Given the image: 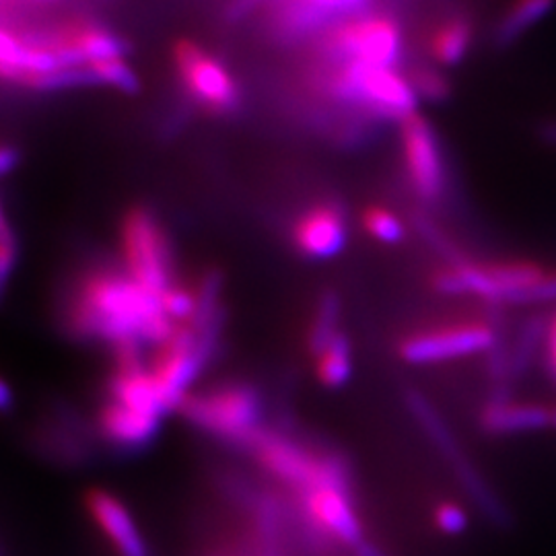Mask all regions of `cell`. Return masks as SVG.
<instances>
[{"mask_svg":"<svg viewBox=\"0 0 556 556\" xmlns=\"http://www.w3.org/2000/svg\"><path fill=\"white\" fill-rule=\"evenodd\" d=\"M64 324L83 340L160 346L176 326L163 312L160 295L144 289L124 268H91L75 282Z\"/></svg>","mask_w":556,"mask_h":556,"instance_id":"cell-1","label":"cell"},{"mask_svg":"<svg viewBox=\"0 0 556 556\" xmlns=\"http://www.w3.org/2000/svg\"><path fill=\"white\" fill-rule=\"evenodd\" d=\"M408 40L402 21L383 9H369L342 21L312 41L309 59L326 62H361L404 68Z\"/></svg>","mask_w":556,"mask_h":556,"instance_id":"cell-2","label":"cell"},{"mask_svg":"<svg viewBox=\"0 0 556 556\" xmlns=\"http://www.w3.org/2000/svg\"><path fill=\"white\" fill-rule=\"evenodd\" d=\"M245 450L270 477L277 478L293 493L316 486H338L353 491L351 468L344 457L334 452L314 450L295 438L285 435L282 431L262 427L248 441Z\"/></svg>","mask_w":556,"mask_h":556,"instance_id":"cell-3","label":"cell"},{"mask_svg":"<svg viewBox=\"0 0 556 556\" xmlns=\"http://www.w3.org/2000/svg\"><path fill=\"white\" fill-rule=\"evenodd\" d=\"M178 413L200 431L245 450L248 441L262 429L264 402L252 383L231 381L204 392H190L181 400Z\"/></svg>","mask_w":556,"mask_h":556,"instance_id":"cell-4","label":"cell"},{"mask_svg":"<svg viewBox=\"0 0 556 556\" xmlns=\"http://www.w3.org/2000/svg\"><path fill=\"white\" fill-rule=\"evenodd\" d=\"M548 275L536 262H477L445 264L433 277L438 293L450 298L472 295L491 305H521L526 291Z\"/></svg>","mask_w":556,"mask_h":556,"instance_id":"cell-5","label":"cell"},{"mask_svg":"<svg viewBox=\"0 0 556 556\" xmlns=\"http://www.w3.org/2000/svg\"><path fill=\"white\" fill-rule=\"evenodd\" d=\"M122 268L155 295H163L176 278L169 238L153 211L132 206L119 223Z\"/></svg>","mask_w":556,"mask_h":556,"instance_id":"cell-6","label":"cell"},{"mask_svg":"<svg viewBox=\"0 0 556 556\" xmlns=\"http://www.w3.org/2000/svg\"><path fill=\"white\" fill-rule=\"evenodd\" d=\"M172 64L186 96L213 116H231L241 108L243 93L233 73L213 52L192 38L172 46Z\"/></svg>","mask_w":556,"mask_h":556,"instance_id":"cell-7","label":"cell"},{"mask_svg":"<svg viewBox=\"0 0 556 556\" xmlns=\"http://www.w3.org/2000/svg\"><path fill=\"white\" fill-rule=\"evenodd\" d=\"M402 397H404V406H406L408 415L415 418V422L425 433V438L431 441V445L438 450L439 456L443 457V462L452 468L454 477L468 491V495L475 498L478 505L493 519H503L505 517L503 507L495 497L491 484L480 475L477 464L466 456L462 443L457 441L456 433L445 422L438 406L431 404V400L417 388L404 390Z\"/></svg>","mask_w":556,"mask_h":556,"instance_id":"cell-8","label":"cell"},{"mask_svg":"<svg viewBox=\"0 0 556 556\" xmlns=\"http://www.w3.org/2000/svg\"><path fill=\"white\" fill-rule=\"evenodd\" d=\"M397 126L402 165L410 190L420 204H439L447 192V165L435 126L418 112Z\"/></svg>","mask_w":556,"mask_h":556,"instance_id":"cell-9","label":"cell"},{"mask_svg":"<svg viewBox=\"0 0 556 556\" xmlns=\"http://www.w3.org/2000/svg\"><path fill=\"white\" fill-rule=\"evenodd\" d=\"M376 0H268V34L280 43L314 41L342 21L369 9Z\"/></svg>","mask_w":556,"mask_h":556,"instance_id":"cell-10","label":"cell"},{"mask_svg":"<svg viewBox=\"0 0 556 556\" xmlns=\"http://www.w3.org/2000/svg\"><path fill=\"white\" fill-rule=\"evenodd\" d=\"M217 346L219 342L202 337L188 321L178 324L174 334L157 346V355L149 369L160 381L176 410L181 400L190 394V388L199 379L202 369L215 357Z\"/></svg>","mask_w":556,"mask_h":556,"instance_id":"cell-11","label":"cell"},{"mask_svg":"<svg viewBox=\"0 0 556 556\" xmlns=\"http://www.w3.org/2000/svg\"><path fill=\"white\" fill-rule=\"evenodd\" d=\"M298 517L305 534L314 542H338L357 548L365 542L363 523L358 519L353 491L338 486H316L295 493Z\"/></svg>","mask_w":556,"mask_h":556,"instance_id":"cell-12","label":"cell"},{"mask_svg":"<svg viewBox=\"0 0 556 556\" xmlns=\"http://www.w3.org/2000/svg\"><path fill=\"white\" fill-rule=\"evenodd\" d=\"M497 342V332L489 324H457L415 332L400 340L397 357L410 365H429L489 353Z\"/></svg>","mask_w":556,"mask_h":556,"instance_id":"cell-13","label":"cell"},{"mask_svg":"<svg viewBox=\"0 0 556 556\" xmlns=\"http://www.w3.org/2000/svg\"><path fill=\"white\" fill-rule=\"evenodd\" d=\"M291 241L303 258H337L349 241L344 208L337 202H319L309 206L293 223Z\"/></svg>","mask_w":556,"mask_h":556,"instance_id":"cell-14","label":"cell"},{"mask_svg":"<svg viewBox=\"0 0 556 556\" xmlns=\"http://www.w3.org/2000/svg\"><path fill=\"white\" fill-rule=\"evenodd\" d=\"M85 509L116 556H151L139 523L116 495L91 489L85 495Z\"/></svg>","mask_w":556,"mask_h":556,"instance_id":"cell-15","label":"cell"},{"mask_svg":"<svg viewBox=\"0 0 556 556\" xmlns=\"http://www.w3.org/2000/svg\"><path fill=\"white\" fill-rule=\"evenodd\" d=\"M108 397L128 408L161 418L176 410V406L163 392L160 381L142 358L116 361V367L108 379Z\"/></svg>","mask_w":556,"mask_h":556,"instance_id":"cell-16","label":"cell"},{"mask_svg":"<svg viewBox=\"0 0 556 556\" xmlns=\"http://www.w3.org/2000/svg\"><path fill=\"white\" fill-rule=\"evenodd\" d=\"M161 420L163 418L128 408L112 397L101 404L96 418L101 439L124 452H137L151 445L160 435Z\"/></svg>","mask_w":556,"mask_h":556,"instance_id":"cell-17","label":"cell"},{"mask_svg":"<svg viewBox=\"0 0 556 556\" xmlns=\"http://www.w3.org/2000/svg\"><path fill=\"white\" fill-rule=\"evenodd\" d=\"M477 43V21L468 11H452L439 17L422 41L425 60L441 68H454L470 56Z\"/></svg>","mask_w":556,"mask_h":556,"instance_id":"cell-18","label":"cell"},{"mask_svg":"<svg viewBox=\"0 0 556 556\" xmlns=\"http://www.w3.org/2000/svg\"><path fill=\"white\" fill-rule=\"evenodd\" d=\"M478 425L486 435L495 438L532 433L551 427V408L530 402H514L509 396H493L482 406Z\"/></svg>","mask_w":556,"mask_h":556,"instance_id":"cell-19","label":"cell"},{"mask_svg":"<svg viewBox=\"0 0 556 556\" xmlns=\"http://www.w3.org/2000/svg\"><path fill=\"white\" fill-rule=\"evenodd\" d=\"M556 9V0H507L491 29L495 50H509Z\"/></svg>","mask_w":556,"mask_h":556,"instance_id":"cell-20","label":"cell"},{"mask_svg":"<svg viewBox=\"0 0 556 556\" xmlns=\"http://www.w3.org/2000/svg\"><path fill=\"white\" fill-rule=\"evenodd\" d=\"M342 319V299L334 289H326L319 293L314 316L307 328V353L312 357H318L319 353L338 337Z\"/></svg>","mask_w":556,"mask_h":556,"instance_id":"cell-21","label":"cell"},{"mask_svg":"<svg viewBox=\"0 0 556 556\" xmlns=\"http://www.w3.org/2000/svg\"><path fill=\"white\" fill-rule=\"evenodd\" d=\"M316 376L324 388L337 390L353 376V344L344 332L338 334L316 357Z\"/></svg>","mask_w":556,"mask_h":556,"instance_id":"cell-22","label":"cell"},{"mask_svg":"<svg viewBox=\"0 0 556 556\" xmlns=\"http://www.w3.org/2000/svg\"><path fill=\"white\" fill-rule=\"evenodd\" d=\"M404 73L410 80L420 103H443L452 96V83L445 68L429 60L420 59L404 64Z\"/></svg>","mask_w":556,"mask_h":556,"instance_id":"cell-23","label":"cell"},{"mask_svg":"<svg viewBox=\"0 0 556 556\" xmlns=\"http://www.w3.org/2000/svg\"><path fill=\"white\" fill-rule=\"evenodd\" d=\"M546 337H548V319L530 318L521 326L514 344L507 346L511 381L521 378L530 369L538 346L542 340H546Z\"/></svg>","mask_w":556,"mask_h":556,"instance_id":"cell-24","label":"cell"},{"mask_svg":"<svg viewBox=\"0 0 556 556\" xmlns=\"http://www.w3.org/2000/svg\"><path fill=\"white\" fill-rule=\"evenodd\" d=\"M87 68L91 71L93 79L101 87L116 89L126 96H137L140 91L139 75L126 59L96 60V62H89Z\"/></svg>","mask_w":556,"mask_h":556,"instance_id":"cell-25","label":"cell"},{"mask_svg":"<svg viewBox=\"0 0 556 556\" xmlns=\"http://www.w3.org/2000/svg\"><path fill=\"white\" fill-rule=\"evenodd\" d=\"M361 223H363V229L381 243H400L406 236L404 223L383 206H376V204L367 206L361 215Z\"/></svg>","mask_w":556,"mask_h":556,"instance_id":"cell-26","label":"cell"},{"mask_svg":"<svg viewBox=\"0 0 556 556\" xmlns=\"http://www.w3.org/2000/svg\"><path fill=\"white\" fill-rule=\"evenodd\" d=\"M413 223H415V229L420 233V238L425 239L439 256L445 260V264H459V262L468 260V256H464V252L445 236L443 229H439L435 220L431 219L427 213H422V211L413 213Z\"/></svg>","mask_w":556,"mask_h":556,"instance_id":"cell-27","label":"cell"},{"mask_svg":"<svg viewBox=\"0 0 556 556\" xmlns=\"http://www.w3.org/2000/svg\"><path fill=\"white\" fill-rule=\"evenodd\" d=\"M161 305L174 324H186L194 318L197 312V289L176 282L161 295Z\"/></svg>","mask_w":556,"mask_h":556,"instance_id":"cell-28","label":"cell"},{"mask_svg":"<svg viewBox=\"0 0 556 556\" xmlns=\"http://www.w3.org/2000/svg\"><path fill=\"white\" fill-rule=\"evenodd\" d=\"M433 521L438 526L439 530L443 534H450V536H456L462 534L468 526V516L466 511L456 505V503H450V501H443L441 505L435 507L433 511Z\"/></svg>","mask_w":556,"mask_h":556,"instance_id":"cell-29","label":"cell"},{"mask_svg":"<svg viewBox=\"0 0 556 556\" xmlns=\"http://www.w3.org/2000/svg\"><path fill=\"white\" fill-rule=\"evenodd\" d=\"M20 262V239L17 241H0V301L7 295L11 278L15 275Z\"/></svg>","mask_w":556,"mask_h":556,"instance_id":"cell-30","label":"cell"},{"mask_svg":"<svg viewBox=\"0 0 556 556\" xmlns=\"http://www.w3.org/2000/svg\"><path fill=\"white\" fill-rule=\"evenodd\" d=\"M21 153L15 144H7L0 142V179L9 176L11 172H15V167L20 165Z\"/></svg>","mask_w":556,"mask_h":556,"instance_id":"cell-31","label":"cell"},{"mask_svg":"<svg viewBox=\"0 0 556 556\" xmlns=\"http://www.w3.org/2000/svg\"><path fill=\"white\" fill-rule=\"evenodd\" d=\"M15 406V390L0 376V413H9Z\"/></svg>","mask_w":556,"mask_h":556,"instance_id":"cell-32","label":"cell"},{"mask_svg":"<svg viewBox=\"0 0 556 556\" xmlns=\"http://www.w3.org/2000/svg\"><path fill=\"white\" fill-rule=\"evenodd\" d=\"M538 135H540V139L544 140L546 144L556 147V119H548V122H544V124L540 126Z\"/></svg>","mask_w":556,"mask_h":556,"instance_id":"cell-33","label":"cell"},{"mask_svg":"<svg viewBox=\"0 0 556 556\" xmlns=\"http://www.w3.org/2000/svg\"><path fill=\"white\" fill-rule=\"evenodd\" d=\"M546 342H548V353H551V355H548V357H551V365H553V369H555L556 374V337L548 334Z\"/></svg>","mask_w":556,"mask_h":556,"instance_id":"cell-34","label":"cell"},{"mask_svg":"<svg viewBox=\"0 0 556 556\" xmlns=\"http://www.w3.org/2000/svg\"><path fill=\"white\" fill-rule=\"evenodd\" d=\"M548 334L556 337V314L553 318L548 319Z\"/></svg>","mask_w":556,"mask_h":556,"instance_id":"cell-35","label":"cell"},{"mask_svg":"<svg viewBox=\"0 0 556 556\" xmlns=\"http://www.w3.org/2000/svg\"><path fill=\"white\" fill-rule=\"evenodd\" d=\"M21 2H38V4H50V2H59V0H21Z\"/></svg>","mask_w":556,"mask_h":556,"instance_id":"cell-36","label":"cell"},{"mask_svg":"<svg viewBox=\"0 0 556 556\" xmlns=\"http://www.w3.org/2000/svg\"><path fill=\"white\" fill-rule=\"evenodd\" d=\"M551 427H555L556 429V406L555 408H551Z\"/></svg>","mask_w":556,"mask_h":556,"instance_id":"cell-37","label":"cell"}]
</instances>
